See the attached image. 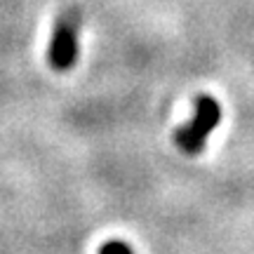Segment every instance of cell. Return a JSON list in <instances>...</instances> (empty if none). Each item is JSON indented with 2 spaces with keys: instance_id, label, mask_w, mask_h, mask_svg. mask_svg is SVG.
<instances>
[{
  "instance_id": "obj_1",
  "label": "cell",
  "mask_w": 254,
  "mask_h": 254,
  "mask_svg": "<svg viewBox=\"0 0 254 254\" xmlns=\"http://www.w3.org/2000/svg\"><path fill=\"white\" fill-rule=\"evenodd\" d=\"M219 123H221V104L209 94H200L193 101V116L186 120V125L174 129V146L186 155H198Z\"/></svg>"
},
{
  "instance_id": "obj_2",
  "label": "cell",
  "mask_w": 254,
  "mask_h": 254,
  "mask_svg": "<svg viewBox=\"0 0 254 254\" xmlns=\"http://www.w3.org/2000/svg\"><path fill=\"white\" fill-rule=\"evenodd\" d=\"M80 12L78 7L64 9L52 31L50 50H47V62L55 71L64 73L71 71L78 59V36H80Z\"/></svg>"
},
{
  "instance_id": "obj_3",
  "label": "cell",
  "mask_w": 254,
  "mask_h": 254,
  "mask_svg": "<svg viewBox=\"0 0 254 254\" xmlns=\"http://www.w3.org/2000/svg\"><path fill=\"white\" fill-rule=\"evenodd\" d=\"M99 254H134V250L123 240H109L99 247Z\"/></svg>"
}]
</instances>
